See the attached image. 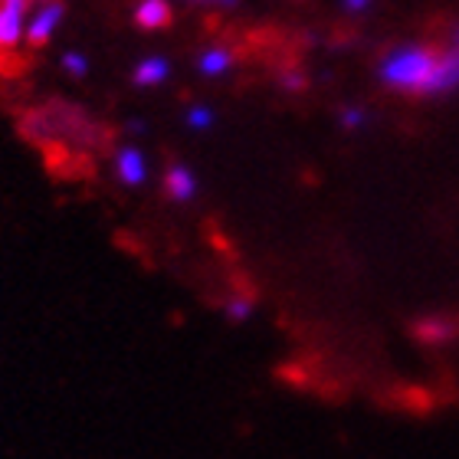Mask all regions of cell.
Masks as SVG:
<instances>
[{
	"label": "cell",
	"instance_id": "obj_18",
	"mask_svg": "<svg viewBox=\"0 0 459 459\" xmlns=\"http://www.w3.org/2000/svg\"><path fill=\"white\" fill-rule=\"evenodd\" d=\"M33 4H43V0H33Z\"/></svg>",
	"mask_w": 459,
	"mask_h": 459
},
{
	"label": "cell",
	"instance_id": "obj_16",
	"mask_svg": "<svg viewBox=\"0 0 459 459\" xmlns=\"http://www.w3.org/2000/svg\"><path fill=\"white\" fill-rule=\"evenodd\" d=\"M344 10H351V13H361V10L371 7V0H342Z\"/></svg>",
	"mask_w": 459,
	"mask_h": 459
},
{
	"label": "cell",
	"instance_id": "obj_8",
	"mask_svg": "<svg viewBox=\"0 0 459 459\" xmlns=\"http://www.w3.org/2000/svg\"><path fill=\"white\" fill-rule=\"evenodd\" d=\"M171 79V63L164 56H144L138 59V66L132 69V82L138 89H158Z\"/></svg>",
	"mask_w": 459,
	"mask_h": 459
},
{
	"label": "cell",
	"instance_id": "obj_12",
	"mask_svg": "<svg viewBox=\"0 0 459 459\" xmlns=\"http://www.w3.org/2000/svg\"><path fill=\"white\" fill-rule=\"evenodd\" d=\"M59 66H63V73H66V76H73V79H86L89 76V59H86V53H63Z\"/></svg>",
	"mask_w": 459,
	"mask_h": 459
},
{
	"label": "cell",
	"instance_id": "obj_11",
	"mask_svg": "<svg viewBox=\"0 0 459 459\" xmlns=\"http://www.w3.org/2000/svg\"><path fill=\"white\" fill-rule=\"evenodd\" d=\"M184 125H187L191 132H207V128H213V108L211 106H194L191 112L184 115Z\"/></svg>",
	"mask_w": 459,
	"mask_h": 459
},
{
	"label": "cell",
	"instance_id": "obj_9",
	"mask_svg": "<svg viewBox=\"0 0 459 459\" xmlns=\"http://www.w3.org/2000/svg\"><path fill=\"white\" fill-rule=\"evenodd\" d=\"M450 335H453V325L446 318H423V322H417V338L427 344H440Z\"/></svg>",
	"mask_w": 459,
	"mask_h": 459
},
{
	"label": "cell",
	"instance_id": "obj_14",
	"mask_svg": "<svg viewBox=\"0 0 459 459\" xmlns=\"http://www.w3.org/2000/svg\"><path fill=\"white\" fill-rule=\"evenodd\" d=\"M364 118H368V115H364L361 108H354V106L342 112V125H344V128H361Z\"/></svg>",
	"mask_w": 459,
	"mask_h": 459
},
{
	"label": "cell",
	"instance_id": "obj_3",
	"mask_svg": "<svg viewBox=\"0 0 459 459\" xmlns=\"http://www.w3.org/2000/svg\"><path fill=\"white\" fill-rule=\"evenodd\" d=\"M30 0H0V49H17L27 43Z\"/></svg>",
	"mask_w": 459,
	"mask_h": 459
},
{
	"label": "cell",
	"instance_id": "obj_19",
	"mask_svg": "<svg viewBox=\"0 0 459 459\" xmlns=\"http://www.w3.org/2000/svg\"><path fill=\"white\" fill-rule=\"evenodd\" d=\"M187 4H191V0H187Z\"/></svg>",
	"mask_w": 459,
	"mask_h": 459
},
{
	"label": "cell",
	"instance_id": "obj_10",
	"mask_svg": "<svg viewBox=\"0 0 459 459\" xmlns=\"http://www.w3.org/2000/svg\"><path fill=\"white\" fill-rule=\"evenodd\" d=\"M223 312H227L230 322H249V318H253V312H256V302H253V296L239 292V296L230 299Z\"/></svg>",
	"mask_w": 459,
	"mask_h": 459
},
{
	"label": "cell",
	"instance_id": "obj_5",
	"mask_svg": "<svg viewBox=\"0 0 459 459\" xmlns=\"http://www.w3.org/2000/svg\"><path fill=\"white\" fill-rule=\"evenodd\" d=\"M164 191L168 197L178 204H191L201 191V181H197V174L187 168V164H171L168 171H164Z\"/></svg>",
	"mask_w": 459,
	"mask_h": 459
},
{
	"label": "cell",
	"instance_id": "obj_15",
	"mask_svg": "<svg viewBox=\"0 0 459 459\" xmlns=\"http://www.w3.org/2000/svg\"><path fill=\"white\" fill-rule=\"evenodd\" d=\"M191 4H197V7H213V10H233L239 0H191Z\"/></svg>",
	"mask_w": 459,
	"mask_h": 459
},
{
	"label": "cell",
	"instance_id": "obj_17",
	"mask_svg": "<svg viewBox=\"0 0 459 459\" xmlns=\"http://www.w3.org/2000/svg\"><path fill=\"white\" fill-rule=\"evenodd\" d=\"M453 47H459V27H456V33H453Z\"/></svg>",
	"mask_w": 459,
	"mask_h": 459
},
{
	"label": "cell",
	"instance_id": "obj_13",
	"mask_svg": "<svg viewBox=\"0 0 459 459\" xmlns=\"http://www.w3.org/2000/svg\"><path fill=\"white\" fill-rule=\"evenodd\" d=\"M279 82H282V89H289V92H302V89H306V76H302L299 69H286Z\"/></svg>",
	"mask_w": 459,
	"mask_h": 459
},
{
	"label": "cell",
	"instance_id": "obj_2",
	"mask_svg": "<svg viewBox=\"0 0 459 459\" xmlns=\"http://www.w3.org/2000/svg\"><path fill=\"white\" fill-rule=\"evenodd\" d=\"M63 17H66V7L59 0H43L37 10H30L27 17L30 47H47L49 39H53V33L59 30V23H63Z\"/></svg>",
	"mask_w": 459,
	"mask_h": 459
},
{
	"label": "cell",
	"instance_id": "obj_1",
	"mask_svg": "<svg viewBox=\"0 0 459 459\" xmlns=\"http://www.w3.org/2000/svg\"><path fill=\"white\" fill-rule=\"evenodd\" d=\"M377 76L397 92L440 96L459 86V47H397L381 59Z\"/></svg>",
	"mask_w": 459,
	"mask_h": 459
},
{
	"label": "cell",
	"instance_id": "obj_6",
	"mask_svg": "<svg viewBox=\"0 0 459 459\" xmlns=\"http://www.w3.org/2000/svg\"><path fill=\"white\" fill-rule=\"evenodd\" d=\"M171 20H174L171 0H138V7H134V27L152 30V33L171 27Z\"/></svg>",
	"mask_w": 459,
	"mask_h": 459
},
{
	"label": "cell",
	"instance_id": "obj_7",
	"mask_svg": "<svg viewBox=\"0 0 459 459\" xmlns=\"http://www.w3.org/2000/svg\"><path fill=\"white\" fill-rule=\"evenodd\" d=\"M233 66H237L233 49L221 47V43H213V47L201 49V56H197V73H201V76H207V79H223Z\"/></svg>",
	"mask_w": 459,
	"mask_h": 459
},
{
	"label": "cell",
	"instance_id": "obj_4",
	"mask_svg": "<svg viewBox=\"0 0 459 459\" xmlns=\"http://www.w3.org/2000/svg\"><path fill=\"white\" fill-rule=\"evenodd\" d=\"M115 174L125 187H144L148 184V154L138 144H122L115 152Z\"/></svg>",
	"mask_w": 459,
	"mask_h": 459
}]
</instances>
